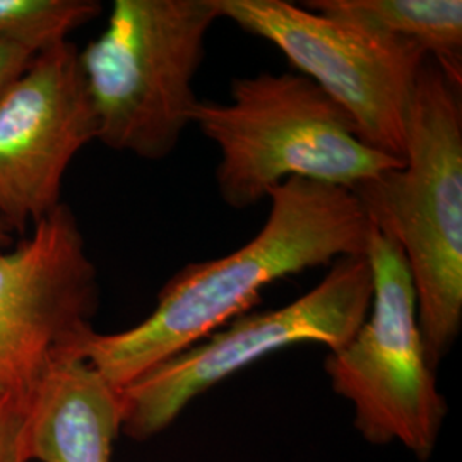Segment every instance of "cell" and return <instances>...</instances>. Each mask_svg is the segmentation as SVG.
Masks as SVG:
<instances>
[{"label":"cell","instance_id":"1","mask_svg":"<svg viewBox=\"0 0 462 462\" xmlns=\"http://www.w3.org/2000/svg\"><path fill=\"white\" fill-rule=\"evenodd\" d=\"M267 199V221L244 247L185 265L166 281L143 322L116 334L93 330L78 356L120 391L247 314L274 281L366 255L372 225L349 189L290 179Z\"/></svg>","mask_w":462,"mask_h":462},{"label":"cell","instance_id":"2","mask_svg":"<svg viewBox=\"0 0 462 462\" xmlns=\"http://www.w3.org/2000/svg\"><path fill=\"white\" fill-rule=\"evenodd\" d=\"M461 88L427 57L410 105L404 165L351 190L406 259L433 370L462 326Z\"/></svg>","mask_w":462,"mask_h":462},{"label":"cell","instance_id":"3","mask_svg":"<svg viewBox=\"0 0 462 462\" xmlns=\"http://www.w3.org/2000/svg\"><path fill=\"white\" fill-rule=\"evenodd\" d=\"M192 124L219 151L221 200L245 209L290 179L353 190L402 160L366 146L346 112L301 74L233 79L230 101L199 99Z\"/></svg>","mask_w":462,"mask_h":462},{"label":"cell","instance_id":"4","mask_svg":"<svg viewBox=\"0 0 462 462\" xmlns=\"http://www.w3.org/2000/svg\"><path fill=\"white\" fill-rule=\"evenodd\" d=\"M216 0H116L106 28L79 62L97 116V141L158 162L177 148L198 105L204 42Z\"/></svg>","mask_w":462,"mask_h":462},{"label":"cell","instance_id":"5","mask_svg":"<svg viewBox=\"0 0 462 462\" xmlns=\"http://www.w3.org/2000/svg\"><path fill=\"white\" fill-rule=\"evenodd\" d=\"M366 259L372 314L345 346L330 351L324 368L334 393L353 404L355 427L366 442H399L429 461L447 402L427 356L413 280L401 248L374 226Z\"/></svg>","mask_w":462,"mask_h":462},{"label":"cell","instance_id":"6","mask_svg":"<svg viewBox=\"0 0 462 462\" xmlns=\"http://www.w3.org/2000/svg\"><path fill=\"white\" fill-rule=\"evenodd\" d=\"M374 295L366 255L343 257L295 301L242 315L120 389L122 433L148 440L168 429L192 399L271 353L301 343L330 351L362 328Z\"/></svg>","mask_w":462,"mask_h":462},{"label":"cell","instance_id":"7","mask_svg":"<svg viewBox=\"0 0 462 462\" xmlns=\"http://www.w3.org/2000/svg\"><path fill=\"white\" fill-rule=\"evenodd\" d=\"M221 17L267 40L349 118L366 146L404 162L408 114L427 53L413 43L284 0H216Z\"/></svg>","mask_w":462,"mask_h":462},{"label":"cell","instance_id":"8","mask_svg":"<svg viewBox=\"0 0 462 462\" xmlns=\"http://www.w3.org/2000/svg\"><path fill=\"white\" fill-rule=\"evenodd\" d=\"M98 274L78 219L60 204L0 250V397H30L93 332Z\"/></svg>","mask_w":462,"mask_h":462},{"label":"cell","instance_id":"9","mask_svg":"<svg viewBox=\"0 0 462 462\" xmlns=\"http://www.w3.org/2000/svg\"><path fill=\"white\" fill-rule=\"evenodd\" d=\"M98 125L79 62L66 42L38 53L0 97V219L24 233L55 211L67 168Z\"/></svg>","mask_w":462,"mask_h":462},{"label":"cell","instance_id":"10","mask_svg":"<svg viewBox=\"0 0 462 462\" xmlns=\"http://www.w3.org/2000/svg\"><path fill=\"white\" fill-rule=\"evenodd\" d=\"M122 433V396L93 365L69 356L28 397L23 452L28 462H112Z\"/></svg>","mask_w":462,"mask_h":462},{"label":"cell","instance_id":"11","mask_svg":"<svg viewBox=\"0 0 462 462\" xmlns=\"http://www.w3.org/2000/svg\"><path fill=\"white\" fill-rule=\"evenodd\" d=\"M303 7L413 43L462 86L461 0H314Z\"/></svg>","mask_w":462,"mask_h":462},{"label":"cell","instance_id":"12","mask_svg":"<svg viewBox=\"0 0 462 462\" xmlns=\"http://www.w3.org/2000/svg\"><path fill=\"white\" fill-rule=\"evenodd\" d=\"M99 13L97 0H0V42L38 55Z\"/></svg>","mask_w":462,"mask_h":462},{"label":"cell","instance_id":"13","mask_svg":"<svg viewBox=\"0 0 462 462\" xmlns=\"http://www.w3.org/2000/svg\"><path fill=\"white\" fill-rule=\"evenodd\" d=\"M28 397H0V462H28L23 431Z\"/></svg>","mask_w":462,"mask_h":462},{"label":"cell","instance_id":"14","mask_svg":"<svg viewBox=\"0 0 462 462\" xmlns=\"http://www.w3.org/2000/svg\"><path fill=\"white\" fill-rule=\"evenodd\" d=\"M36 55L0 42V97L33 62Z\"/></svg>","mask_w":462,"mask_h":462},{"label":"cell","instance_id":"15","mask_svg":"<svg viewBox=\"0 0 462 462\" xmlns=\"http://www.w3.org/2000/svg\"><path fill=\"white\" fill-rule=\"evenodd\" d=\"M13 247V235L11 230L5 226V223L0 219V250Z\"/></svg>","mask_w":462,"mask_h":462}]
</instances>
